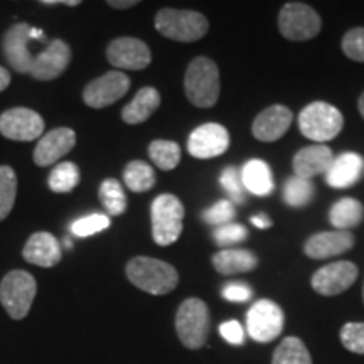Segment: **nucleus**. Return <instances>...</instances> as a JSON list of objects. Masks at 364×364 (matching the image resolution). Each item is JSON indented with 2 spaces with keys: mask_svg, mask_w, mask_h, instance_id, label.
Segmentation results:
<instances>
[{
  "mask_svg": "<svg viewBox=\"0 0 364 364\" xmlns=\"http://www.w3.org/2000/svg\"><path fill=\"white\" fill-rule=\"evenodd\" d=\"M43 6H58V4H65V6H70V7H76L80 6V0H43Z\"/></svg>",
  "mask_w": 364,
  "mask_h": 364,
  "instance_id": "obj_44",
  "label": "nucleus"
},
{
  "mask_svg": "<svg viewBox=\"0 0 364 364\" xmlns=\"http://www.w3.org/2000/svg\"><path fill=\"white\" fill-rule=\"evenodd\" d=\"M9 85H11V73L4 66H0V91L6 90Z\"/></svg>",
  "mask_w": 364,
  "mask_h": 364,
  "instance_id": "obj_45",
  "label": "nucleus"
},
{
  "mask_svg": "<svg viewBox=\"0 0 364 364\" xmlns=\"http://www.w3.org/2000/svg\"><path fill=\"white\" fill-rule=\"evenodd\" d=\"M363 300H364V287H363Z\"/></svg>",
  "mask_w": 364,
  "mask_h": 364,
  "instance_id": "obj_47",
  "label": "nucleus"
},
{
  "mask_svg": "<svg viewBox=\"0 0 364 364\" xmlns=\"http://www.w3.org/2000/svg\"><path fill=\"white\" fill-rule=\"evenodd\" d=\"M71 63V49L63 39H53L43 53L34 58L29 75L34 80H56L68 70Z\"/></svg>",
  "mask_w": 364,
  "mask_h": 364,
  "instance_id": "obj_15",
  "label": "nucleus"
},
{
  "mask_svg": "<svg viewBox=\"0 0 364 364\" xmlns=\"http://www.w3.org/2000/svg\"><path fill=\"white\" fill-rule=\"evenodd\" d=\"M220 334L226 343L233 346H241L245 343L243 326L238 321H226L220 326Z\"/></svg>",
  "mask_w": 364,
  "mask_h": 364,
  "instance_id": "obj_40",
  "label": "nucleus"
},
{
  "mask_svg": "<svg viewBox=\"0 0 364 364\" xmlns=\"http://www.w3.org/2000/svg\"><path fill=\"white\" fill-rule=\"evenodd\" d=\"M364 218V206L354 198L339 199L329 211L331 225L339 231H349Z\"/></svg>",
  "mask_w": 364,
  "mask_h": 364,
  "instance_id": "obj_26",
  "label": "nucleus"
},
{
  "mask_svg": "<svg viewBox=\"0 0 364 364\" xmlns=\"http://www.w3.org/2000/svg\"><path fill=\"white\" fill-rule=\"evenodd\" d=\"M236 216V209L235 204L230 201V199H221L216 204H213L211 208L206 209L203 213V220L204 223L213 226H223L231 223V220Z\"/></svg>",
  "mask_w": 364,
  "mask_h": 364,
  "instance_id": "obj_35",
  "label": "nucleus"
},
{
  "mask_svg": "<svg viewBox=\"0 0 364 364\" xmlns=\"http://www.w3.org/2000/svg\"><path fill=\"white\" fill-rule=\"evenodd\" d=\"M220 182L223 189H225L228 196H230L231 203L233 204L245 203V188H243V182H241V176L238 169H235V167H226V169L221 172Z\"/></svg>",
  "mask_w": 364,
  "mask_h": 364,
  "instance_id": "obj_37",
  "label": "nucleus"
},
{
  "mask_svg": "<svg viewBox=\"0 0 364 364\" xmlns=\"http://www.w3.org/2000/svg\"><path fill=\"white\" fill-rule=\"evenodd\" d=\"M284 326V311L273 300H258L247 314V331L250 338L257 343H272L282 334Z\"/></svg>",
  "mask_w": 364,
  "mask_h": 364,
  "instance_id": "obj_9",
  "label": "nucleus"
},
{
  "mask_svg": "<svg viewBox=\"0 0 364 364\" xmlns=\"http://www.w3.org/2000/svg\"><path fill=\"white\" fill-rule=\"evenodd\" d=\"M98 198L110 216H122L127 211V196L117 179H105L100 186Z\"/></svg>",
  "mask_w": 364,
  "mask_h": 364,
  "instance_id": "obj_30",
  "label": "nucleus"
},
{
  "mask_svg": "<svg viewBox=\"0 0 364 364\" xmlns=\"http://www.w3.org/2000/svg\"><path fill=\"white\" fill-rule=\"evenodd\" d=\"M252 289L247 284H240V282H235V284H228L223 289V299L230 300V302H248L252 299Z\"/></svg>",
  "mask_w": 364,
  "mask_h": 364,
  "instance_id": "obj_41",
  "label": "nucleus"
},
{
  "mask_svg": "<svg viewBox=\"0 0 364 364\" xmlns=\"http://www.w3.org/2000/svg\"><path fill=\"white\" fill-rule=\"evenodd\" d=\"M184 91L194 107H215L221 91L220 70H218L216 63L206 56L193 59L186 70Z\"/></svg>",
  "mask_w": 364,
  "mask_h": 364,
  "instance_id": "obj_2",
  "label": "nucleus"
},
{
  "mask_svg": "<svg viewBox=\"0 0 364 364\" xmlns=\"http://www.w3.org/2000/svg\"><path fill=\"white\" fill-rule=\"evenodd\" d=\"M213 267L221 275H238L255 270L258 267V258L250 250L226 248L213 257Z\"/></svg>",
  "mask_w": 364,
  "mask_h": 364,
  "instance_id": "obj_24",
  "label": "nucleus"
},
{
  "mask_svg": "<svg viewBox=\"0 0 364 364\" xmlns=\"http://www.w3.org/2000/svg\"><path fill=\"white\" fill-rule=\"evenodd\" d=\"M358 275L359 270L353 262L341 260L318 268L312 275L311 285L318 295L334 297V295L344 294L356 282Z\"/></svg>",
  "mask_w": 364,
  "mask_h": 364,
  "instance_id": "obj_12",
  "label": "nucleus"
},
{
  "mask_svg": "<svg viewBox=\"0 0 364 364\" xmlns=\"http://www.w3.org/2000/svg\"><path fill=\"white\" fill-rule=\"evenodd\" d=\"M294 122V113L284 105H272L257 115L252 134L260 142H275L289 132Z\"/></svg>",
  "mask_w": 364,
  "mask_h": 364,
  "instance_id": "obj_17",
  "label": "nucleus"
},
{
  "mask_svg": "<svg viewBox=\"0 0 364 364\" xmlns=\"http://www.w3.org/2000/svg\"><path fill=\"white\" fill-rule=\"evenodd\" d=\"M332 161H334V154L327 145H309V147L300 149L294 156L295 176L311 181L318 174H326Z\"/></svg>",
  "mask_w": 364,
  "mask_h": 364,
  "instance_id": "obj_22",
  "label": "nucleus"
},
{
  "mask_svg": "<svg viewBox=\"0 0 364 364\" xmlns=\"http://www.w3.org/2000/svg\"><path fill=\"white\" fill-rule=\"evenodd\" d=\"M358 107H359V113H361V117L364 118V93L361 95V97H359Z\"/></svg>",
  "mask_w": 364,
  "mask_h": 364,
  "instance_id": "obj_46",
  "label": "nucleus"
},
{
  "mask_svg": "<svg viewBox=\"0 0 364 364\" xmlns=\"http://www.w3.org/2000/svg\"><path fill=\"white\" fill-rule=\"evenodd\" d=\"M316 188L314 182L309 179H302L299 176L289 177L284 186V201L287 206L302 209L312 203Z\"/></svg>",
  "mask_w": 364,
  "mask_h": 364,
  "instance_id": "obj_28",
  "label": "nucleus"
},
{
  "mask_svg": "<svg viewBox=\"0 0 364 364\" xmlns=\"http://www.w3.org/2000/svg\"><path fill=\"white\" fill-rule=\"evenodd\" d=\"M127 279L136 289L152 295H167L179 284V273L171 263L150 257H135L127 263Z\"/></svg>",
  "mask_w": 364,
  "mask_h": 364,
  "instance_id": "obj_1",
  "label": "nucleus"
},
{
  "mask_svg": "<svg viewBox=\"0 0 364 364\" xmlns=\"http://www.w3.org/2000/svg\"><path fill=\"white\" fill-rule=\"evenodd\" d=\"M124 182L134 193H147L156 186V172L147 162L132 161L124 171Z\"/></svg>",
  "mask_w": 364,
  "mask_h": 364,
  "instance_id": "obj_29",
  "label": "nucleus"
},
{
  "mask_svg": "<svg viewBox=\"0 0 364 364\" xmlns=\"http://www.w3.org/2000/svg\"><path fill=\"white\" fill-rule=\"evenodd\" d=\"M81 174L75 162H61L49 174V189L58 194L71 193L80 184Z\"/></svg>",
  "mask_w": 364,
  "mask_h": 364,
  "instance_id": "obj_31",
  "label": "nucleus"
},
{
  "mask_svg": "<svg viewBox=\"0 0 364 364\" xmlns=\"http://www.w3.org/2000/svg\"><path fill=\"white\" fill-rule=\"evenodd\" d=\"M159 107H161V93L152 86H144L139 90L134 100L125 105L122 110V118L125 124L130 125L144 124L157 112Z\"/></svg>",
  "mask_w": 364,
  "mask_h": 364,
  "instance_id": "obj_23",
  "label": "nucleus"
},
{
  "mask_svg": "<svg viewBox=\"0 0 364 364\" xmlns=\"http://www.w3.org/2000/svg\"><path fill=\"white\" fill-rule=\"evenodd\" d=\"M136 0H110V2H108V6L110 7H113V9H129V7H134V6H136Z\"/></svg>",
  "mask_w": 364,
  "mask_h": 364,
  "instance_id": "obj_43",
  "label": "nucleus"
},
{
  "mask_svg": "<svg viewBox=\"0 0 364 364\" xmlns=\"http://www.w3.org/2000/svg\"><path fill=\"white\" fill-rule=\"evenodd\" d=\"M252 223L257 228H260V230H267V228L272 226V220L265 215H260V216H253L252 218Z\"/></svg>",
  "mask_w": 364,
  "mask_h": 364,
  "instance_id": "obj_42",
  "label": "nucleus"
},
{
  "mask_svg": "<svg viewBox=\"0 0 364 364\" xmlns=\"http://www.w3.org/2000/svg\"><path fill=\"white\" fill-rule=\"evenodd\" d=\"M272 364H312V358L302 339L289 336L273 351Z\"/></svg>",
  "mask_w": 364,
  "mask_h": 364,
  "instance_id": "obj_27",
  "label": "nucleus"
},
{
  "mask_svg": "<svg viewBox=\"0 0 364 364\" xmlns=\"http://www.w3.org/2000/svg\"><path fill=\"white\" fill-rule=\"evenodd\" d=\"M364 159L356 152H344L334 157L326 172V182L334 189H348L361 179Z\"/></svg>",
  "mask_w": 364,
  "mask_h": 364,
  "instance_id": "obj_20",
  "label": "nucleus"
},
{
  "mask_svg": "<svg viewBox=\"0 0 364 364\" xmlns=\"http://www.w3.org/2000/svg\"><path fill=\"white\" fill-rule=\"evenodd\" d=\"M156 29L167 39L194 43L208 34L209 22L201 12L166 7L157 12Z\"/></svg>",
  "mask_w": 364,
  "mask_h": 364,
  "instance_id": "obj_4",
  "label": "nucleus"
},
{
  "mask_svg": "<svg viewBox=\"0 0 364 364\" xmlns=\"http://www.w3.org/2000/svg\"><path fill=\"white\" fill-rule=\"evenodd\" d=\"M110 226V218L107 215H90L85 218H80L71 225V233L78 238H86V236H91L95 233H100V231L107 230Z\"/></svg>",
  "mask_w": 364,
  "mask_h": 364,
  "instance_id": "obj_34",
  "label": "nucleus"
},
{
  "mask_svg": "<svg viewBox=\"0 0 364 364\" xmlns=\"http://www.w3.org/2000/svg\"><path fill=\"white\" fill-rule=\"evenodd\" d=\"M107 58L118 70L140 71L152 63L149 46L136 38L113 39L107 48Z\"/></svg>",
  "mask_w": 364,
  "mask_h": 364,
  "instance_id": "obj_13",
  "label": "nucleus"
},
{
  "mask_svg": "<svg viewBox=\"0 0 364 364\" xmlns=\"http://www.w3.org/2000/svg\"><path fill=\"white\" fill-rule=\"evenodd\" d=\"M322 21L311 6L302 2H289L280 9L279 29L289 41H307L321 33Z\"/></svg>",
  "mask_w": 364,
  "mask_h": 364,
  "instance_id": "obj_8",
  "label": "nucleus"
},
{
  "mask_svg": "<svg viewBox=\"0 0 364 364\" xmlns=\"http://www.w3.org/2000/svg\"><path fill=\"white\" fill-rule=\"evenodd\" d=\"M76 145V134L66 127H59L48 132L43 139L39 140L34 149V162L39 167L53 166L63 156L71 152Z\"/></svg>",
  "mask_w": 364,
  "mask_h": 364,
  "instance_id": "obj_18",
  "label": "nucleus"
},
{
  "mask_svg": "<svg viewBox=\"0 0 364 364\" xmlns=\"http://www.w3.org/2000/svg\"><path fill=\"white\" fill-rule=\"evenodd\" d=\"M130 88V78L122 71H108L86 85L85 103L91 108H107L124 98Z\"/></svg>",
  "mask_w": 364,
  "mask_h": 364,
  "instance_id": "obj_11",
  "label": "nucleus"
},
{
  "mask_svg": "<svg viewBox=\"0 0 364 364\" xmlns=\"http://www.w3.org/2000/svg\"><path fill=\"white\" fill-rule=\"evenodd\" d=\"M38 292V284L29 272L12 270L0 284V304L14 321H21L29 314Z\"/></svg>",
  "mask_w": 364,
  "mask_h": 364,
  "instance_id": "obj_7",
  "label": "nucleus"
},
{
  "mask_svg": "<svg viewBox=\"0 0 364 364\" xmlns=\"http://www.w3.org/2000/svg\"><path fill=\"white\" fill-rule=\"evenodd\" d=\"M215 241L220 247L226 248L230 245H236L240 241H245L248 238V231L243 225H238V223H228V225L218 226L215 230Z\"/></svg>",
  "mask_w": 364,
  "mask_h": 364,
  "instance_id": "obj_38",
  "label": "nucleus"
},
{
  "mask_svg": "<svg viewBox=\"0 0 364 364\" xmlns=\"http://www.w3.org/2000/svg\"><path fill=\"white\" fill-rule=\"evenodd\" d=\"M344 117L334 105L314 102L307 105L299 115V129L312 142H329L341 134Z\"/></svg>",
  "mask_w": 364,
  "mask_h": 364,
  "instance_id": "obj_6",
  "label": "nucleus"
},
{
  "mask_svg": "<svg viewBox=\"0 0 364 364\" xmlns=\"http://www.w3.org/2000/svg\"><path fill=\"white\" fill-rule=\"evenodd\" d=\"M240 176L241 182H243V188L255 196L265 198V196L272 194L273 189H275L270 166L265 161H260V159H252V161L245 164Z\"/></svg>",
  "mask_w": 364,
  "mask_h": 364,
  "instance_id": "obj_25",
  "label": "nucleus"
},
{
  "mask_svg": "<svg viewBox=\"0 0 364 364\" xmlns=\"http://www.w3.org/2000/svg\"><path fill=\"white\" fill-rule=\"evenodd\" d=\"M343 51L353 61L364 63V27H356L344 34Z\"/></svg>",
  "mask_w": 364,
  "mask_h": 364,
  "instance_id": "obj_39",
  "label": "nucleus"
},
{
  "mask_svg": "<svg viewBox=\"0 0 364 364\" xmlns=\"http://www.w3.org/2000/svg\"><path fill=\"white\" fill-rule=\"evenodd\" d=\"M31 29L26 22L14 24L4 36V54H6L9 65L21 75H29L31 66H33L34 56L29 51Z\"/></svg>",
  "mask_w": 364,
  "mask_h": 364,
  "instance_id": "obj_16",
  "label": "nucleus"
},
{
  "mask_svg": "<svg viewBox=\"0 0 364 364\" xmlns=\"http://www.w3.org/2000/svg\"><path fill=\"white\" fill-rule=\"evenodd\" d=\"M44 132V120L31 108L17 107L0 115V134L16 142H31Z\"/></svg>",
  "mask_w": 364,
  "mask_h": 364,
  "instance_id": "obj_10",
  "label": "nucleus"
},
{
  "mask_svg": "<svg viewBox=\"0 0 364 364\" xmlns=\"http://www.w3.org/2000/svg\"><path fill=\"white\" fill-rule=\"evenodd\" d=\"M152 238L159 247H169L179 240L184 228V204L174 194H161L150 208Z\"/></svg>",
  "mask_w": 364,
  "mask_h": 364,
  "instance_id": "obj_5",
  "label": "nucleus"
},
{
  "mask_svg": "<svg viewBox=\"0 0 364 364\" xmlns=\"http://www.w3.org/2000/svg\"><path fill=\"white\" fill-rule=\"evenodd\" d=\"M22 257L31 265L51 268L61 262L63 252L61 247H59V241L51 233L39 231V233H34L27 240L26 247L22 250Z\"/></svg>",
  "mask_w": 364,
  "mask_h": 364,
  "instance_id": "obj_21",
  "label": "nucleus"
},
{
  "mask_svg": "<svg viewBox=\"0 0 364 364\" xmlns=\"http://www.w3.org/2000/svg\"><path fill=\"white\" fill-rule=\"evenodd\" d=\"M177 338L184 348L196 351L208 343L211 332V314L201 299H186L176 314Z\"/></svg>",
  "mask_w": 364,
  "mask_h": 364,
  "instance_id": "obj_3",
  "label": "nucleus"
},
{
  "mask_svg": "<svg viewBox=\"0 0 364 364\" xmlns=\"http://www.w3.org/2000/svg\"><path fill=\"white\" fill-rule=\"evenodd\" d=\"M149 156L159 169L172 171L181 162V147L172 140H154L149 145Z\"/></svg>",
  "mask_w": 364,
  "mask_h": 364,
  "instance_id": "obj_32",
  "label": "nucleus"
},
{
  "mask_svg": "<svg viewBox=\"0 0 364 364\" xmlns=\"http://www.w3.org/2000/svg\"><path fill=\"white\" fill-rule=\"evenodd\" d=\"M354 247V236L349 231H322L312 235L306 241L304 252L314 260H326V258L338 257Z\"/></svg>",
  "mask_w": 364,
  "mask_h": 364,
  "instance_id": "obj_19",
  "label": "nucleus"
},
{
  "mask_svg": "<svg viewBox=\"0 0 364 364\" xmlns=\"http://www.w3.org/2000/svg\"><path fill=\"white\" fill-rule=\"evenodd\" d=\"M228 149H230V134L220 124L199 125L188 139V150L196 159L220 157Z\"/></svg>",
  "mask_w": 364,
  "mask_h": 364,
  "instance_id": "obj_14",
  "label": "nucleus"
},
{
  "mask_svg": "<svg viewBox=\"0 0 364 364\" xmlns=\"http://www.w3.org/2000/svg\"><path fill=\"white\" fill-rule=\"evenodd\" d=\"M341 343L348 351L364 354V322H348L341 329Z\"/></svg>",
  "mask_w": 364,
  "mask_h": 364,
  "instance_id": "obj_36",
  "label": "nucleus"
},
{
  "mask_svg": "<svg viewBox=\"0 0 364 364\" xmlns=\"http://www.w3.org/2000/svg\"><path fill=\"white\" fill-rule=\"evenodd\" d=\"M17 194V176L12 167L0 166V221L11 215Z\"/></svg>",
  "mask_w": 364,
  "mask_h": 364,
  "instance_id": "obj_33",
  "label": "nucleus"
}]
</instances>
